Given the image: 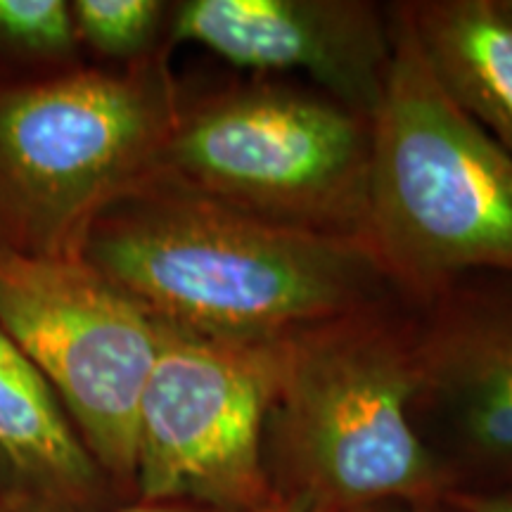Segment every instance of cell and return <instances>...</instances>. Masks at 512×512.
Returning a JSON list of instances; mask_svg holds the SVG:
<instances>
[{
    "label": "cell",
    "instance_id": "6da1fadb",
    "mask_svg": "<svg viewBox=\"0 0 512 512\" xmlns=\"http://www.w3.org/2000/svg\"><path fill=\"white\" fill-rule=\"evenodd\" d=\"M76 256L159 323L228 344L401 299L363 242L266 221L159 171L95 216Z\"/></svg>",
    "mask_w": 512,
    "mask_h": 512
},
{
    "label": "cell",
    "instance_id": "7a4b0ae2",
    "mask_svg": "<svg viewBox=\"0 0 512 512\" xmlns=\"http://www.w3.org/2000/svg\"><path fill=\"white\" fill-rule=\"evenodd\" d=\"M413 309L403 299L273 342L264 467L275 503L363 512L451 494L411 422Z\"/></svg>",
    "mask_w": 512,
    "mask_h": 512
},
{
    "label": "cell",
    "instance_id": "3957f363",
    "mask_svg": "<svg viewBox=\"0 0 512 512\" xmlns=\"http://www.w3.org/2000/svg\"><path fill=\"white\" fill-rule=\"evenodd\" d=\"M370 117L366 242L408 304L475 271L512 273V155L444 93L401 3Z\"/></svg>",
    "mask_w": 512,
    "mask_h": 512
},
{
    "label": "cell",
    "instance_id": "277c9868",
    "mask_svg": "<svg viewBox=\"0 0 512 512\" xmlns=\"http://www.w3.org/2000/svg\"><path fill=\"white\" fill-rule=\"evenodd\" d=\"M169 55L0 81V245L76 256L95 216L157 174L183 100Z\"/></svg>",
    "mask_w": 512,
    "mask_h": 512
},
{
    "label": "cell",
    "instance_id": "5b68a950",
    "mask_svg": "<svg viewBox=\"0 0 512 512\" xmlns=\"http://www.w3.org/2000/svg\"><path fill=\"white\" fill-rule=\"evenodd\" d=\"M370 145L366 114L318 88L252 76L183 95L159 174L266 221L363 242Z\"/></svg>",
    "mask_w": 512,
    "mask_h": 512
},
{
    "label": "cell",
    "instance_id": "8992f818",
    "mask_svg": "<svg viewBox=\"0 0 512 512\" xmlns=\"http://www.w3.org/2000/svg\"><path fill=\"white\" fill-rule=\"evenodd\" d=\"M0 325L119 496L136 501L138 413L159 351L157 320L79 256L0 245Z\"/></svg>",
    "mask_w": 512,
    "mask_h": 512
},
{
    "label": "cell",
    "instance_id": "52a82bcc",
    "mask_svg": "<svg viewBox=\"0 0 512 512\" xmlns=\"http://www.w3.org/2000/svg\"><path fill=\"white\" fill-rule=\"evenodd\" d=\"M159 328L138 413L136 501L211 512L278 505L264 467L273 342L228 344Z\"/></svg>",
    "mask_w": 512,
    "mask_h": 512
},
{
    "label": "cell",
    "instance_id": "ba28073f",
    "mask_svg": "<svg viewBox=\"0 0 512 512\" xmlns=\"http://www.w3.org/2000/svg\"><path fill=\"white\" fill-rule=\"evenodd\" d=\"M411 309L415 432L451 494L512 498V273H465Z\"/></svg>",
    "mask_w": 512,
    "mask_h": 512
},
{
    "label": "cell",
    "instance_id": "9c48e42d",
    "mask_svg": "<svg viewBox=\"0 0 512 512\" xmlns=\"http://www.w3.org/2000/svg\"><path fill=\"white\" fill-rule=\"evenodd\" d=\"M197 43L256 76L304 74L358 114L373 117L392 62L389 5L366 0H183L166 48Z\"/></svg>",
    "mask_w": 512,
    "mask_h": 512
},
{
    "label": "cell",
    "instance_id": "30bf717a",
    "mask_svg": "<svg viewBox=\"0 0 512 512\" xmlns=\"http://www.w3.org/2000/svg\"><path fill=\"white\" fill-rule=\"evenodd\" d=\"M126 505L46 377L0 325V512H112Z\"/></svg>",
    "mask_w": 512,
    "mask_h": 512
},
{
    "label": "cell",
    "instance_id": "8fae6325",
    "mask_svg": "<svg viewBox=\"0 0 512 512\" xmlns=\"http://www.w3.org/2000/svg\"><path fill=\"white\" fill-rule=\"evenodd\" d=\"M401 5L444 93L512 155L510 0H406Z\"/></svg>",
    "mask_w": 512,
    "mask_h": 512
},
{
    "label": "cell",
    "instance_id": "7c38bea8",
    "mask_svg": "<svg viewBox=\"0 0 512 512\" xmlns=\"http://www.w3.org/2000/svg\"><path fill=\"white\" fill-rule=\"evenodd\" d=\"M171 3L162 0H74L79 46L102 60L133 64L166 48Z\"/></svg>",
    "mask_w": 512,
    "mask_h": 512
},
{
    "label": "cell",
    "instance_id": "4fadbf2b",
    "mask_svg": "<svg viewBox=\"0 0 512 512\" xmlns=\"http://www.w3.org/2000/svg\"><path fill=\"white\" fill-rule=\"evenodd\" d=\"M72 3L64 0H0V57L55 74L79 67Z\"/></svg>",
    "mask_w": 512,
    "mask_h": 512
},
{
    "label": "cell",
    "instance_id": "5bb4252c",
    "mask_svg": "<svg viewBox=\"0 0 512 512\" xmlns=\"http://www.w3.org/2000/svg\"><path fill=\"white\" fill-rule=\"evenodd\" d=\"M451 498L467 512H512V498L465 496V494H451Z\"/></svg>",
    "mask_w": 512,
    "mask_h": 512
},
{
    "label": "cell",
    "instance_id": "9a60e30c",
    "mask_svg": "<svg viewBox=\"0 0 512 512\" xmlns=\"http://www.w3.org/2000/svg\"><path fill=\"white\" fill-rule=\"evenodd\" d=\"M112 512H211L202 508H190V505H176V503H145V501H133L126 505H119Z\"/></svg>",
    "mask_w": 512,
    "mask_h": 512
},
{
    "label": "cell",
    "instance_id": "2e32d148",
    "mask_svg": "<svg viewBox=\"0 0 512 512\" xmlns=\"http://www.w3.org/2000/svg\"><path fill=\"white\" fill-rule=\"evenodd\" d=\"M403 512H467V510L460 508V505L453 501L451 496H446V498H437V501L406 505Z\"/></svg>",
    "mask_w": 512,
    "mask_h": 512
},
{
    "label": "cell",
    "instance_id": "e0dca14e",
    "mask_svg": "<svg viewBox=\"0 0 512 512\" xmlns=\"http://www.w3.org/2000/svg\"><path fill=\"white\" fill-rule=\"evenodd\" d=\"M406 505H382V508H370V510H363V512H403ZM266 512H306L299 508V505H290V503H278L273 505V508H268Z\"/></svg>",
    "mask_w": 512,
    "mask_h": 512
},
{
    "label": "cell",
    "instance_id": "ac0fdd59",
    "mask_svg": "<svg viewBox=\"0 0 512 512\" xmlns=\"http://www.w3.org/2000/svg\"><path fill=\"white\" fill-rule=\"evenodd\" d=\"M510 5H512V0H510Z\"/></svg>",
    "mask_w": 512,
    "mask_h": 512
}]
</instances>
